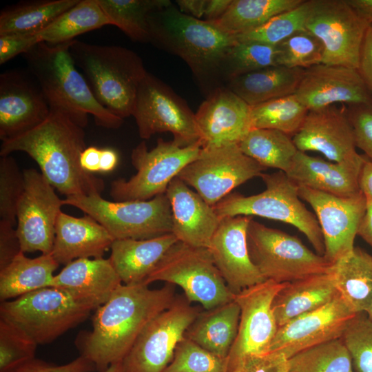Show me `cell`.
Listing matches in <instances>:
<instances>
[{"instance_id":"35","label":"cell","mask_w":372,"mask_h":372,"mask_svg":"<svg viewBox=\"0 0 372 372\" xmlns=\"http://www.w3.org/2000/svg\"><path fill=\"white\" fill-rule=\"evenodd\" d=\"M78 1L39 0L9 6L0 13V34L37 33Z\"/></svg>"},{"instance_id":"4","label":"cell","mask_w":372,"mask_h":372,"mask_svg":"<svg viewBox=\"0 0 372 372\" xmlns=\"http://www.w3.org/2000/svg\"><path fill=\"white\" fill-rule=\"evenodd\" d=\"M73 41L56 45L40 42L23 55L50 110L60 112L83 128L87 124L88 114L97 125L118 128L123 119L98 102L76 69L70 52Z\"/></svg>"},{"instance_id":"29","label":"cell","mask_w":372,"mask_h":372,"mask_svg":"<svg viewBox=\"0 0 372 372\" xmlns=\"http://www.w3.org/2000/svg\"><path fill=\"white\" fill-rule=\"evenodd\" d=\"M178 241L172 233L144 240L116 239L109 258L123 285H144Z\"/></svg>"},{"instance_id":"43","label":"cell","mask_w":372,"mask_h":372,"mask_svg":"<svg viewBox=\"0 0 372 372\" xmlns=\"http://www.w3.org/2000/svg\"><path fill=\"white\" fill-rule=\"evenodd\" d=\"M310 0L303 1L293 9L279 14L261 27L236 35L238 41H255L277 45L295 33L306 30Z\"/></svg>"},{"instance_id":"45","label":"cell","mask_w":372,"mask_h":372,"mask_svg":"<svg viewBox=\"0 0 372 372\" xmlns=\"http://www.w3.org/2000/svg\"><path fill=\"white\" fill-rule=\"evenodd\" d=\"M163 372H228V358L218 357L184 337Z\"/></svg>"},{"instance_id":"1","label":"cell","mask_w":372,"mask_h":372,"mask_svg":"<svg viewBox=\"0 0 372 372\" xmlns=\"http://www.w3.org/2000/svg\"><path fill=\"white\" fill-rule=\"evenodd\" d=\"M176 298L170 284L156 289L145 285H122L96 309L92 331L76 339L81 355L98 372L121 362L145 326Z\"/></svg>"},{"instance_id":"39","label":"cell","mask_w":372,"mask_h":372,"mask_svg":"<svg viewBox=\"0 0 372 372\" xmlns=\"http://www.w3.org/2000/svg\"><path fill=\"white\" fill-rule=\"evenodd\" d=\"M110 25L135 42H150L149 14L172 3L169 0H97Z\"/></svg>"},{"instance_id":"10","label":"cell","mask_w":372,"mask_h":372,"mask_svg":"<svg viewBox=\"0 0 372 372\" xmlns=\"http://www.w3.org/2000/svg\"><path fill=\"white\" fill-rule=\"evenodd\" d=\"M247 245L252 262L266 280L291 282L329 273L332 266L296 236L251 220Z\"/></svg>"},{"instance_id":"37","label":"cell","mask_w":372,"mask_h":372,"mask_svg":"<svg viewBox=\"0 0 372 372\" xmlns=\"http://www.w3.org/2000/svg\"><path fill=\"white\" fill-rule=\"evenodd\" d=\"M106 25L110 21L97 0H79L37 34L43 42L56 45Z\"/></svg>"},{"instance_id":"23","label":"cell","mask_w":372,"mask_h":372,"mask_svg":"<svg viewBox=\"0 0 372 372\" xmlns=\"http://www.w3.org/2000/svg\"><path fill=\"white\" fill-rule=\"evenodd\" d=\"M251 106L225 85L200 104L196 121L202 148L238 144L253 129Z\"/></svg>"},{"instance_id":"28","label":"cell","mask_w":372,"mask_h":372,"mask_svg":"<svg viewBox=\"0 0 372 372\" xmlns=\"http://www.w3.org/2000/svg\"><path fill=\"white\" fill-rule=\"evenodd\" d=\"M361 169L362 167L327 161L298 150L285 174L298 186L350 197L362 191L359 183Z\"/></svg>"},{"instance_id":"55","label":"cell","mask_w":372,"mask_h":372,"mask_svg":"<svg viewBox=\"0 0 372 372\" xmlns=\"http://www.w3.org/2000/svg\"><path fill=\"white\" fill-rule=\"evenodd\" d=\"M101 149L94 146L86 147L80 155L81 168L90 174L100 172Z\"/></svg>"},{"instance_id":"51","label":"cell","mask_w":372,"mask_h":372,"mask_svg":"<svg viewBox=\"0 0 372 372\" xmlns=\"http://www.w3.org/2000/svg\"><path fill=\"white\" fill-rule=\"evenodd\" d=\"M94 364L87 358L80 355L65 364L56 365L34 358L9 372H94Z\"/></svg>"},{"instance_id":"57","label":"cell","mask_w":372,"mask_h":372,"mask_svg":"<svg viewBox=\"0 0 372 372\" xmlns=\"http://www.w3.org/2000/svg\"><path fill=\"white\" fill-rule=\"evenodd\" d=\"M366 211L358 227L357 235L372 246V199L366 195Z\"/></svg>"},{"instance_id":"26","label":"cell","mask_w":372,"mask_h":372,"mask_svg":"<svg viewBox=\"0 0 372 372\" xmlns=\"http://www.w3.org/2000/svg\"><path fill=\"white\" fill-rule=\"evenodd\" d=\"M165 194L171 206L172 233L183 243L208 248L220 221L213 206L177 176Z\"/></svg>"},{"instance_id":"36","label":"cell","mask_w":372,"mask_h":372,"mask_svg":"<svg viewBox=\"0 0 372 372\" xmlns=\"http://www.w3.org/2000/svg\"><path fill=\"white\" fill-rule=\"evenodd\" d=\"M304 0H231L225 14L214 21L233 35L254 30L273 17L299 6Z\"/></svg>"},{"instance_id":"14","label":"cell","mask_w":372,"mask_h":372,"mask_svg":"<svg viewBox=\"0 0 372 372\" xmlns=\"http://www.w3.org/2000/svg\"><path fill=\"white\" fill-rule=\"evenodd\" d=\"M265 167L245 154L238 144L202 148L198 157L178 174L211 206Z\"/></svg>"},{"instance_id":"63","label":"cell","mask_w":372,"mask_h":372,"mask_svg":"<svg viewBox=\"0 0 372 372\" xmlns=\"http://www.w3.org/2000/svg\"><path fill=\"white\" fill-rule=\"evenodd\" d=\"M365 313H366L368 318L371 320V321H372V304Z\"/></svg>"},{"instance_id":"40","label":"cell","mask_w":372,"mask_h":372,"mask_svg":"<svg viewBox=\"0 0 372 372\" xmlns=\"http://www.w3.org/2000/svg\"><path fill=\"white\" fill-rule=\"evenodd\" d=\"M308 109L295 94L251 106L253 129H273L293 136L302 126Z\"/></svg>"},{"instance_id":"33","label":"cell","mask_w":372,"mask_h":372,"mask_svg":"<svg viewBox=\"0 0 372 372\" xmlns=\"http://www.w3.org/2000/svg\"><path fill=\"white\" fill-rule=\"evenodd\" d=\"M240 309L233 300L200 312L185 337L213 354L227 358L237 336Z\"/></svg>"},{"instance_id":"58","label":"cell","mask_w":372,"mask_h":372,"mask_svg":"<svg viewBox=\"0 0 372 372\" xmlns=\"http://www.w3.org/2000/svg\"><path fill=\"white\" fill-rule=\"evenodd\" d=\"M231 0H207L204 20L214 21L220 19L229 8Z\"/></svg>"},{"instance_id":"54","label":"cell","mask_w":372,"mask_h":372,"mask_svg":"<svg viewBox=\"0 0 372 372\" xmlns=\"http://www.w3.org/2000/svg\"><path fill=\"white\" fill-rule=\"evenodd\" d=\"M358 70L372 93V24H369L364 37Z\"/></svg>"},{"instance_id":"22","label":"cell","mask_w":372,"mask_h":372,"mask_svg":"<svg viewBox=\"0 0 372 372\" xmlns=\"http://www.w3.org/2000/svg\"><path fill=\"white\" fill-rule=\"evenodd\" d=\"M247 216L220 219L208 247L216 266L234 294L267 280L252 262L247 245Z\"/></svg>"},{"instance_id":"42","label":"cell","mask_w":372,"mask_h":372,"mask_svg":"<svg viewBox=\"0 0 372 372\" xmlns=\"http://www.w3.org/2000/svg\"><path fill=\"white\" fill-rule=\"evenodd\" d=\"M274 65H278L277 45L238 41L225 59L223 72L224 85L234 77Z\"/></svg>"},{"instance_id":"7","label":"cell","mask_w":372,"mask_h":372,"mask_svg":"<svg viewBox=\"0 0 372 372\" xmlns=\"http://www.w3.org/2000/svg\"><path fill=\"white\" fill-rule=\"evenodd\" d=\"M92 311L63 291L46 287L1 302L0 318L45 344L86 320Z\"/></svg>"},{"instance_id":"20","label":"cell","mask_w":372,"mask_h":372,"mask_svg":"<svg viewBox=\"0 0 372 372\" xmlns=\"http://www.w3.org/2000/svg\"><path fill=\"white\" fill-rule=\"evenodd\" d=\"M294 94L309 111L338 103H372V93L358 70L342 65L320 63L304 69Z\"/></svg>"},{"instance_id":"8","label":"cell","mask_w":372,"mask_h":372,"mask_svg":"<svg viewBox=\"0 0 372 372\" xmlns=\"http://www.w3.org/2000/svg\"><path fill=\"white\" fill-rule=\"evenodd\" d=\"M63 203L92 217L114 240H144L172 232L171 206L165 193L147 200L129 201H110L98 194L70 196Z\"/></svg>"},{"instance_id":"41","label":"cell","mask_w":372,"mask_h":372,"mask_svg":"<svg viewBox=\"0 0 372 372\" xmlns=\"http://www.w3.org/2000/svg\"><path fill=\"white\" fill-rule=\"evenodd\" d=\"M289 372H355L344 342L333 340L302 351L289 358Z\"/></svg>"},{"instance_id":"52","label":"cell","mask_w":372,"mask_h":372,"mask_svg":"<svg viewBox=\"0 0 372 372\" xmlns=\"http://www.w3.org/2000/svg\"><path fill=\"white\" fill-rule=\"evenodd\" d=\"M40 42L43 41L37 33L0 34V64L23 54Z\"/></svg>"},{"instance_id":"47","label":"cell","mask_w":372,"mask_h":372,"mask_svg":"<svg viewBox=\"0 0 372 372\" xmlns=\"http://www.w3.org/2000/svg\"><path fill=\"white\" fill-rule=\"evenodd\" d=\"M25 180L15 160L10 156L0 158V221L17 224L19 202L23 193Z\"/></svg>"},{"instance_id":"59","label":"cell","mask_w":372,"mask_h":372,"mask_svg":"<svg viewBox=\"0 0 372 372\" xmlns=\"http://www.w3.org/2000/svg\"><path fill=\"white\" fill-rule=\"evenodd\" d=\"M359 183L360 189L372 199V161L364 156Z\"/></svg>"},{"instance_id":"27","label":"cell","mask_w":372,"mask_h":372,"mask_svg":"<svg viewBox=\"0 0 372 372\" xmlns=\"http://www.w3.org/2000/svg\"><path fill=\"white\" fill-rule=\"evenodd\" d=\"M114 239L90 216L74 217L61 212L58 216L52 256L66 265L80 258H101Z\"/></svg>"},{"instance_id":"30","label":"cell","mask_w":372,"mask_h":372,"mask_svg":"<svg viewBox=\"0 0 372 372\" xmlns=\"http://www.w3.org/2000/svg\"><path fill=\"white\" fill-rule=\"evenodd\" d=\"M338 296L329 272L286 282L272 303L278 327L322 307Z\"/></svg>"},{"instance_id":"6","label":"cell","mask_w":372,"mask_h":372,"mask_svg":"<svg viewBox=\"0 0 372 372\" xmlns=\"http://www.w3.org/2000/svg\"><path fill=\"white\" fill-rule=\"evenodd\" d=\"M260 177L266 186L262 192L251 196L230 193L214 205L219 218L257 216L291 225L323 256L324 245L320 227L315 214L301 200L298 185L282 171L262 173Z\"/></svg>"},{"instance_id":"62","label":"cell","mask_w":372,"mask_h":372,"mask_svg":"<svg viewBox=\"0 0 372 372\" xmlns=\"http://www.w3.org/2000/svg\"><path fill=\"white\" fill-rule=\"evenodd\" d=\"M104 372H122L121 362L112 364Z\"/></svg>"},{"instance_id":"2","label":"cell","mask_w":372,"mask_h":372,"mask_svg":"<svg viewBox=\"0 0 372 372\" xmlns=\"http://www.w3.org/2000/svg\"><path fill=\"white\" fill-rule=\"evenodd\" d=\"M85 147L83 128L60 112L51 110L39 125L2 141L0 155L28 154L49 183L66 197L101 195L103 179L84 171L80 165V155Z\"/></svg>"},{"instance_id":"12","label":"cell","mask_w":372,"mask_h":372,"mask_svg":"<svg viewBox=\"0 0 372 372\" xmlns=\"http://www.w3.org/2000/svg\"><path fill=\"white\" fill-rule=\"evenodd\" d=\"M132 116L143 139L169 132L180 147L200 140L195 113L167 85L149 72L139 85Z\"/></svg>"},{"instance_id":"50","label":"cell","mask_w":372,"mask_h":372,"mask_svg":"<svg viewBox=\"0 0 372 372\" xmlns=\"http://www.w3.org/2000/svg\"><path fill=\"white\" fill-rule=\"evenodd\" d=\"M229 372H289V359L276 351L249 355L240 360Z\"/></svg>"},{"instance_id":"53","label":"cell","mask_w":372,"mask_h":372,"mask_svg":"<svg viewBox=\"0 0 372 372\" xmlns=\"http://www.w3.org/2000/svg\"><path fill=\"white\" fill-rule=\"evenodd\" d=\"M21 252L20 241L14 226L0 221V270Z\"/></svg>"},{"instance_id":"17","label":"cell","mask_w":372,"mask_h":372,"mask_svg":"<svg viewBox=\"0 0 372 372\" xmlns=\"http://www.w3.org/2000/svg\"><path fill=\"white\" fill-rule=\"evenodd\" d=\"M300 198L310 205L321 229L324 258L333 265L350 254L366 207V197L361 191L350 197L338 196L303 186Z\"/></svg>"},{"instance_id":"5","label":"cell","mask_w":372,"mask_h":372,"mask_svg":"<svg viewBox=\"0 0 372 372\" xmlns=\"http://www.w3.org/2000/svg\"><path fill=\"white\" fill-rule=\"evenodd\" d=\"M70 52L98 102L122 119L132 116L139 85L147 71L134 51L74 40Z\"/></svg>"},{"instance_id":"16","label":"cell","mask_w":372,"mask_h":372,"mask_svg":"<svg viewBox=\"0 0 372 372\" xmlns=\"http://www.w3.org/2000/svg\"><path fill=\"white\" fill-rule=\"evenodd\" d=\"M23 172L25 187L17 207L16 228L21 251L50 254L63 199L41 173L34 168Z\"/></svg>"},{"instance_id":"44","label":"cell","mask_w":372,"mask_h":372,"mask_svg":"<svg viewBox=\"0 0 372 372\" xmlns=\"http://www.w3.org/2000/svg\"><path fill=\"white\" fill-rule=\"evenodd\" d=\"M277 48L278 65L304 70L322 63L323 45L307 30L291 35Z\"/></svg>"},{"instance_id":"24","label":"cell","mask_w":372,"mask_h":372,"mask_svg":"<svg viewBox=\"0 0 372 372\" xmlns=\"http://www.w3.org/2000/svg\"><path fill=\"white\" fill-rule=\"evenodd\" d=\"M50 107L38 83L14 71L0 76V138L18 136L43 122Z\"/></svg>"},{"instance_id":"38","label":"cell","mask_w":372,"mask_h":372,"mask_svg":"<svg viewBox=\"0 0 372 372\" xmlns=\"http://www.w3.org/2000/svg\"><path fill=\"white\" fill-rule=\"evenodd\" d=\"M238 146L245 154L264 167L285 173L298 151L290 136L273 129H252Z\"/></svg>"},{"instance_id":"9","label":"cell","mask_w":372,"mask_h":372,"mask_svg":"<svg viewBox=\"0 0 372 372\" xmlns=\"http://www.w3.org/2000/svg\"><path fill=\"white\" fill-rule=\"evenodd\" d=\"M163 281L182 288L187 300L205 310L234 300L208 248L176 242L146 279L144 285Z\"/></svg>"},{"instance_id":"25","label":"cell","mask_w":372,"mask_h":372,"mask_svg":"<svg viewBox=\"0 0 372 372\" xmlns=\"http://www.w3.org/2000/svg\"><path fill=\"white\" fill-rule=\"evenodd\" d=\"M122 283L110 258H80L54 275L50 287L93 310L105 304Z\"/></svg>"},{"instance_id":"21","label":"cell","mask_w":372,"mask_h":372,"mask_svg":"<svg viewBox=\"0 0 372 372\" xmlns=\"http://www.w3.org/2000/svg\"><path fill=\"white\" fill-rule=\"evenodd\" d=\"M355 315L339 295L322 307L279 327L269 351L281 352L289 359L309 348L340 339Z\"/></svg>"},{"instance_id":"56","label":"cell","mask_w":372,"mask_h":372,"mask_svg":"<svg viewBox=\"0 0 372 372\" xmlns=\"http://www.w3.org/2000/svg\"><path fill=\"white\" fill-rule=\"evenodd\" d=\"M206 1L207 0H177L175 4L181 12L201 19L204 16Z\"/></svg>"},{"instance_id":"11","label":"cell","mask_w":372,"mask_h":372,"mask_svg":"<svg viewBox=\"0 0 372 372\" xmlns=\"http://www.w3.org/2000/svg\"><path fill=\"white\" fill-rule=\"evenodd\" d=\"M201 149L200 140L180 147L173 141L158 138L151 150L145 141L140 143L131 154L136 174L128 180L118 178L111 184L114 201L147 200L165 193L170 182L198 157Z\"/></svg>"},{"instance_id":"32","label":"cell","mask_w":372,"mask_h":372,"mask_svg":"<svg viewBox=\"0 0 372 372\" xmlns=\"http://www.w3.org/2000/svg\"><path fill=\"white\" fill-rule=\"evenodd\" d=\"M329 273L344 303L354 313L366 312L372 304V256L355 247L332 265Z\"/></svg>"},{"instance_id":"48","label":"cell","mask_w":372,"mask_h":372,"mask_svg":"<svg viewBox=\"0 0 372 372\" xmlns=\"http://www.w3.org/2000/svg\"><path fill=\"white\" fill-rule=\"evenodd\" d=\"M37 345L17 327L0 318V372H9L35 358Z\"/></svg>"},{"instance_id":"60","label":"cell","mask_w":372,"mask_h":372,"mask_svg":"<svg viewBox=\"0 0 372 372\" xmlns=\"http://www.w3.org/2000/svg\"><path fill=\"white\" fill-rule=\"evenodd\" d=\"M118 162L117 152L111 148L101 149L100 172H110L114 169Z\"/></svg>"},{"instance_id":"49","label":"cell","mask_w":372,"mask_h":372,"mask_svg":"<svg viewBox=\"0 0 372 372\" xmlns=\"http://www.w3.org/2000/svg\"><path fill=\"white\" fill-rule=\"evenodd\" d=\"M347 113L351 125L356 147L372 161V103L349 105Z\"/></svg>"},{"instance_id":"46","label":"cell","mask_w":372,"mask_h":372,"mask_svg":"<svg viewBox=\"0 0 372 372\" xmlns=\"http://www.w3.org/2000/svg\"><path fill=\"white\" fill-rule=\"evenodd\" d=\"M341 340L351 358L355 372H372V321L365 312L349 321Z\"/></svg>"},{"instance_id":"15","label":"cell","mask_w":372,"mask_h":372,"mask_svg":"<svg viewBox=\"0 0 372 372\" xmlns=\"http://www.w3.org/2000/svg\"><path fill=\"white\" fill-rule=\"evenodd\" d=\"M199 313L185 297L176 298L141 332L121 361L122 372H163Z\"/></svg>"},{"instance_id":"31","label":"cell","mask_w":372,"mask_h":372,"mask_svg":"<svg viewBox=\"0 0 372 372\" xmlns=\"http://www.w3.org/2000/svg\"><path fill=\"white\" fill-rule=\"evenodd\" d=\"M304 69L274 65L234 77L225 86L250 106L294 94Z\"/></svg>"},{"instance_id":"34","label":"cell","mask_w":372,"mask_h":372,"mask_svg":"<svg viewBox=\"0 0 372 372\" xmlns=\"http://www.w3.org/2000/svg\"><path fill=\"white\" fill-rule=\"evenodd\" d=\"M59 265L51 254L30 258L20 252L0 270L1 302L50 287L54 272Z\"/></svg>"},{"instance_id":"19","label":"cell","mask_w":372,"mask_h":372,"mask_svg":"<svg viewBox=\"0 0 372 372\" xmlns=\"http://www.w3.org/2000/svg\"><path fill=\"white\" fill-rule=\"evenodd\" d=\"M298 150L318 152L335 163L362 167L364 156L356 150L347 108L331 105L310 110L292 136Z\"/></svg>"},{"instance_id":"61","label":"cell","mask_w":372,"mask_h":372,"mask_svg":"<svg viewBox=\"0 0 372 372\" xmlns=\"http://www.w3.org/2000/svg\"><path fill=\"white\" fill-rule=\"evenodd\" d=\"M358 15L369 24H372V0H347Z\"/></svg>"},{"instance_id":"3","label":"cell","mask_w":372,"mask_h":372,"mask_svg":"<svg viewBox=\"0 0 372 372\" xmlns=\"http://www.w3.org/2000/svg\"><path fill=\"white\" fill-rule=\"evenodd\" d=\"M150 42L181 58L203 92L224 85L223 72L231 48L238 42L214 21L188 16L173 3L152 11L148 18Z\"/></svg>"},{"instance_id":"13","label":"cell","mask_w":372,"mask_h":372,"mask_svg":"<svg viewBox=\"0 0 372 372\" xmlns=\"http://www.w3.org/2000/svg\"><path fill=\"white\" fill-rule=\"evenodd\" d=\"M369 25L347 0H310L305 28L322 42L323 64L358 69Z\"/></svg>"},{"instance_id":"18","label":"cell","mask_w":372,"mask_h":372,"mask_svg":"<svg viewBox=\"0 0 372 372\" xmlns=\"http://www.w3.org/2000/svg\"><path fill=\"white\" fill-rule=\"evenodd\" d=\"M285 284L267 280L234 295L240 314L237 336L227 357L228 372L242 358L269 351L278 329L272 303Z\"/></svg>"}]
</instances>
